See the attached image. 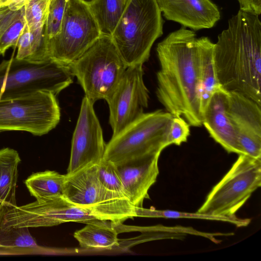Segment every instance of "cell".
I'll use <instances>...</instances> for the list:
<instances>
[{"label":"cell","instance_id":"cell-28","mask_svg":"<svg viewBox=\"0 0 261 261\" xmlns=\"http://www.w3.org/2000/svg\"><path fill=\"white\" fill-rule=\"evenodd\" d=\"M67 0H49L45 24V35L48 41L60 32Z\"/></svg>","mask_w":261,"mask_h":261},{"label":"cell","instance_id":"cell-3","mask_svg":"<svg viewBox=\"0 0 261 261\" xmlns=\"http://www.w3.org/2000/svg\"><path fill=\"white\" fill-rule=\"evenodd\" d=\"M163 23L156 0H128L111 36L127 67L148 60L154 42L163 33Z\"/></svg>","mask_w":261,"mask_h":261},{"label":"cell","instance_id":"cell-2","mask_svg":"<svg viewBox=\"0 0 261 261\" xmlns=\"http://www.w3.org/2000/svg\"><path fill=\"white\" fill-rule=\"evenodd\" d=\"M218 79L226 91L236 92L261 106V22L258 15L240 10L214 43Z\"/></svg>","mask_w":261,"mask_h":261},{"label":"cell","instance_id":"cell-32","mask_svg":"<svg viewBox=\"0 0 261 261\" xmlns=\"http://www.w3.org/2000/svg\"><path fill=\"white\" fill-rule=\"evenodd\" d=\"M240 10L259 16L261 14V0H237Z\"/></svg>","mask_w":261,"mask_h":261},{"label":"cell","instance_id":"cell-10","mask_svg":"<svg viewBox=\"0 0 261 261\" xmlns=\"http://www.w3.org/2000/svg\"><path fill=\"white\" fill-rule=\"evenodd\" d=\"M100 36L88 4L83 0H67L60 32L48 41L50 58L68 65Z\"/></svg>","mask_w":261,"mask_h":261},{"label":"cell","instance_id":"cell-31","mask_svg":"<svg viewBox=\"0 0 261 261\" xmlns=\"http://www.w3.org/2000/svg\"><path fill=\"white\" fill-rule=\"evenodd\" d=\"M19 9L12 5H0V37L9 26L21 15Z\"/></svg>","mask_w":261,"mask_h":261},{"label":"cell","instance_id":"cell-15","mask_svg":"<svg viewBox=\"0 0 261 261\" xmlns=\"http://www.w3.org/2000/svg\"><path fill=\"white\" fill-rule=\"evenodd\" d=\"M160 154L148 153L114 163L124 192L136 207H142L144 200L149 198V190L156 182L159 173Z\"/></svg>","mask_w":261,"mask_h":261},{"label":"cell","instance_id":"cell-21","mask_svg":"<svg viewBox=\"0 0 261 261\" xmlns=\"http://www.w3.org/2000/svg\"><path fill=\"white\" fill-rule=\"evenodd\" d=\"M15 58L32 63H41L51 59L45 27L29 31L25 25L17 42Z\"/></svg>","mask_w":261,"mask_h":261},{"label":"cell","instance_id":"cell-19","mask_svg":"<svg viewBox=\"0 0 261 261\" xmlns=\"http://www.w3.org/2000/svg\"><path fill=\"white\" fill-rule=\"evenodd\" d=\"M20 161L16 150L9 147L0 149V209L17 206L16 189Z\"/></svg>","mask_w":261,"mask_h":261},{"label":"cell","instance_id":"cell-29","mask_svg":"<svg viewBox=\"0 0 261 261\" xmlns=\"http://www.w3.org/2000/svg\"><path fill=\"white\" fill-rule=\"evenodd\" d=\"M26 25L24 12L13 21L0 37V55H4L10 47L15 48Z\"/></svg>","mask_w":261,"mask_h":261},{"label":"cell","instance_id":"cell-33","mask_svg":"<svg viewBox=\"0 0 261 261\" xmlns=\"http://www.w3.org/2000/svg\"><path fill=\"white\" fill-rule=\"evenodd\" d=\"M83 1H84L85 2H86L88 4H89L90 3L92 2L93 0H83Z\"/></svg>","mask_w":261,"mask_h":261},{"label":"cell","instance_id":"cell-20","mask_svg":"<svg viewBox=\"0 0 261 261\" xmlns=\"http://www.w3.org/2000/svg\"><path fill=\"white\" fill-rule=\"evenodd\" d=\"M73 234L82 248L111 249L119 245L116 225L107 221L89 223Z\"/></svg>","mask_w":261,"mask_h":261},{"label":"cell","instance_id":"cell-16","mask_svg":"<svg viewBox=\"0 0 261 261\" xmlns=\"http://www.w3.org/2000/svg\"><path fill=\"white\" fill-rule=\"evenodd\" d=\"M163 16L193 31L213 28L221 18L211 0H156Z\"/></svg>","mask_w":261,"mask_h":261},{"label":"cell","instance_id":"cell-13","mask_svg":"<svg viewBox=\"0 0 261 261\" xmlns=\"http://www.w3.org/2000/svg\"><path fill=\"white\" fill-rule=\"evenodd\" d=\"M93 105L84 97L72 136L67 174L97 164L103 159L106 144Z\"/></svg>","mask_w":261,"mask_h":261},{"label":"cell","instance_id":"cell-11","mask_svg":"<svg viewBox=\"0 0 261 261\" xmlns=\"http://www.w3.org/2000/svg\"><path fill=\"white\" fill-rule=\"evenodd\" d=\"M0 223L2 229L51 227L68 222L87 224L100 221L88 209L77 205L63 196L36 200L15 207H4Z\"/></svg>","mask_w":261,"mask_h":261},{"label":"cell","instance_id":"cell-18","mask_svg":"<svg viewBox=\"0 0 261 261\" xmlns=\"http://www.w3.org/2000/svg\"><path fill=\"white\" fill-rule=\"evenodd\" d=\"M214 43L202 37L199 55L200 108L202 115L216 91L223 89L218 79L214 61Z\"/></svg>","mask_w":261,"mask_h":261},{"label":"cell","instance_id":"cell-8","mask_svg":"<svg viewBox=\"0 0 261 261\" xmlns=\"http://www.w3.org/2000/svg\"><path fill=\"white\" fill-rule=\"evenodd\" d=\"M261 185V159L239 154L197 212L226 217L236 213Z\"/></svg>","mask_w":261,"mask_h":261},{"label":"cell","instance_id":"cell-5","mask_svg":"<svg viewBox=\"0 0 261 261\" xmlns=\"http://www.w3.org/2000/svg\"><path fill=\"white\" fill-rule=\"evenodd\" d=\"M63 197L90 210L97 220L120 225L136 217V206L128 198L112 192L100 182L97 164L66 174Z\"/></svg>","mask_w":261,"mask_h":261},{"label":"cell","instance_id":"cell-12","mask_svg":"<svg viewBox=\"0 0 261 261\" xmlns=\"http://www.w3.org/2000/svg\"><path fill=\"white\" fill-rule=\"evenodd\" d=\"M142 66L138 65L127 67L107 101L112 137L134 122L148 107L149 91L144 82Z\"/></svg>","mask_w":261,"mask_h":261},{"label":"cell","instance_id":"cell-4","mask_svg":"<svg viewBox=\"0 0 261 261\" xmlns=\"http://www.w3.org/2000/svg\"><path fill=\"white\" fill-rule=\"evenodd\" d=\"M68 66L93 104L109 100L127 68L111 37L104 35Z\"/></svg>","mask_w":261,"mask_h":261},{"label":"cell","instance_id":"cell-22","mask_svg":"<svg viewBox=\"0 0 261 261\" xmlns=\"http://www.w3.org/2000/svg\"><path fill=\"white\" fill-rule=\"evenodd\" d=\"M66 174L46 170L34 173L24 183L31 196L37 200L63 196Z\"/></svg>","mask_w":261,"mask_h":261},{"label":"cell","instance_id":"cell-27","mask_svg":"<svg viewBox=\"0 0 261 261\" xmlns=\"http://www.w3.org/2000/svg\"><path fill=\"white\" fill-rule=\"evenodd\" d=\"M49 0H29L24 16L29 31L44 28Z\"/></svg>","mask_w":261,"mask_h":261},{"label":"cell","instance_id":"cell-9","mask_svg":"<svg viewBox=\"0 0 261 261\" xmlns=\"http://www.w3.org/2000/svg\"><path fill=\"white\" fill-rule=\"evenodd\" d=\"M60 117L56 95L49 91L0 100V131L21 130L40 136L54 129Z\"/></svg>","mask_w":261,"mask_h":261},{"label":"cell","instance_id":"cell-1","mask_svg":"<svg viewBox=\"0 0 261 261\" xmlns=\"http://www.w3.org/2000/svg\"><path fill=\"white\" fill-rule=\"evenodd\" d=\"M202 37L185 27L169 34L156 48L159 101L173 116L194 127L202 125L200 108L199 55Z\"/></svg>","mask_w":261,"mask_h":261},{"label":"cell","instance_id":"cell-14","mask_svg":"<svg viewBox=\"0 0 261 261\" xmlns=\"http://www.w3.org/2000/svg\"><path fill=\"white\" fill-rule=\"evenodd\" d=\"M228 114L242 154L261 159V106L242 94L230 91Z\"/></svg>","mask_w":261,"mask_h":261},{"label":"cell","instance_id":"cell-7","mask_svg":"<svg viewBox=\"0 0 261 261\" xmlns=\"http://www.w3.org/2000/svg\"><path fill=\"white\" fill-rule=\"evenodd\" d=\"M173 116L158 110L143 113L106 144L103 159L113 163L133 157L161 152L166 147Z\"/></svg>","mask_w":261,"mask_h":261},{"label":"cell","instance_id":"cell-17","mask_svg":"<svg viewBox=\"0 0 261 261\" xmlns=\"http://www.w3.org/2000/svg\"><path fill=\"white\" fill-rule=\"evenodd\" d=\"M228 92H215L202 115V125L227 152L242 154L238 137L228 114Z\"/></svg>","mask_w":261,"mask_h":261},{"label":"cell","instance_id":"cell-30","mask_svg":"<svg viewBox=\"0 0 261 261\" xmlns=\"http://www.w3.org/2000/svg\"><path fill=\"white\" fill-rule=\"evenodd\" d=\"M190 126L183 117L173 116L167 138L168 146H179L186 142L190 134Z\"/></svg>","mask_w":261,"mask_h":261},{"label":"cell","instance_id":"cell-24","mask_svg":"<svg viewBox=\"0 0 261 261\" xmlns=\"http://www.w3.org/2000/svg\"><path fill=\"white\" fill-rule=\"evenodd\" d=\"M136 217L146 218H163L171 219H197L207 220L220 221L230 223L238 227H245L249 224L251 219L240 218L236 216L226 217L200 213L198 212L189 213L172 210H159L154 208H145L136 207Z\"/></svg>","mask_w":261,"mask_h":261},{"label":"cell","instance_id":"cell-25","mask_svg":"<svg viewBox=\"0 0 261 261\" xmlns=\"http://www.w3.org/2000/svg\"><path fill=\"white\" fill-rule=\"evenodd\" d=\"M4 208L0 209V222L3 218ZM37 243L30 233L29 228H10L2 229L0 226V247H34Z\"/></svg>","mask_w":261,"mask_h":261},{"label":"cell","instance_id":"cell-6","mask_svg":"<svg viewBox=\"0 0 261 261\" xmlns=\"http://www.w3.org/2000/svg\"><path fill=\"white\" fill-rule=\"evenodd\" d=\"M68 65L53 59L32 63L12 57L0 64V100L37 91L57 95L72 83Z\"/></svg>","mask_w":261,"mask_h":261},{"label":"cell","instance_id":"cell-23","mask_svg":"<svg viewBox=\"0 0 261 261\" xmlns=\"http://www.w3.org/2000/svg\"><path fill=\"white\" fill-rule=\"evenodd\" d=\"M128 0H93L88 4L101 35L112 36Z\"/></svg>","mask_w":261,"mask_h":261},{"label":"cell","instance_id":"cell-26","mask_svg":"<svg viewBox=\"0 0 261 261\" xmlns=\"http://www.w3.org/2000/svg\"><path fill=\"white\" fill-rule=\"evenodd\" d=\"M97 167L99 179L106 188L117 194L127 197L124 192L114 163L103 159L97 164Z\"/></svg>","mask_w":261,"mask_h":261}]
</instances>
